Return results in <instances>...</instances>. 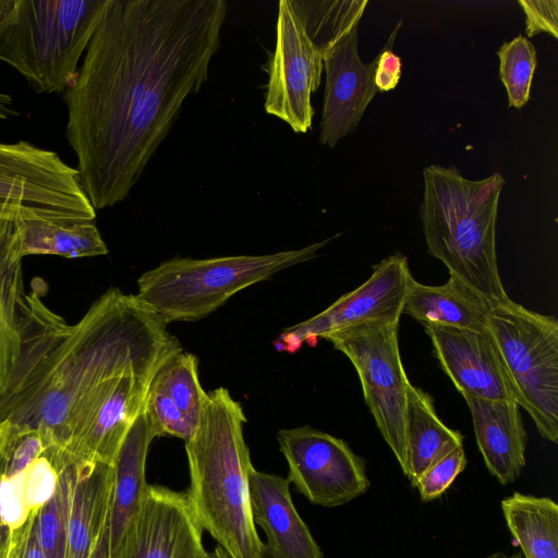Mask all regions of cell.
Returning a JSON list of instances; mask_svg holds the SVG:
<instances>
[{"instance_id":"9","label":"cell","mask_w":558,"mask_h":558,"mask_svg":"<svg viewBox=\"0 0 558 558\" xmlns=\"http://www.w3.org/2000/svg\"><path fill=\"white\" fill-rule=\"evenodd\" d=\"M21 218L94 221L76 168L28 142H0V222Z\"/></svg>"},{"instance_id":"6","label":"cell","mask_w":558,"mask_h":558,"mask_svg":"<svg viewBox=\"0 0 558 558\" xmlns=\"http://www.w3.org/2000/svg\"><path fill=\"white\" fill-rule=\"evenodd\" d=\"M338 235L272 254L173 257L142 274L136 296L167 324L198 320L241 290L316 257Z\"/></svg>"},{"instance_id":"34","label":"cell","mask_w":558,"mask_h":558,"mask_svg":"<svg viewBox=\"0 0 558 558\" xmlns=\"http://www.w3.org/2000/svg\"><path fill=\"white\" fill-rule=\"evenodd\" d=\"M109 517L106 524L96 542L90 558H110V546H109Z\"/></svg>"},{"instance_id":"19","label":"cell","mask_w":558,"mask_h":558,"mask_svg":"<svg viewBox=\"0 0 558 558\" xmlns=\"http://www.w3.org/2000/svg\"><path fill=\"white\" fill-rule=\"evenodd\" d=\"M493 303L450 275L441 286L412 280L403 313L424 324L487 331Z\"/></svg>"},{"instance_id":"33","label":"cell","mask_w":558,"mask_h":558,"mask_svg":"<svg viewBox=\"0 0 558 558\" xmlns=\"http://www.w3.org/2000/svg\"><path fill=\"white\" fill-rule=\"evenodd\" d=\"M34 513L16 531L9 558H46L37 539Z\"/></svg>"},{"instance_id":"24","label":"cell","mask_w":558,"mask_h":558,"mask_svg":"<svg viewBox=\"0 0 558 558\" xmlns=\"http://www.w3.org/2000/svg\"><path fill=\"white\" fill-rule=\"evenodd\" d=\"M11 229L12 221L0 222V397L17 354L19 305L25 293L22 259L10 245Z\"/></svg>"},{"instance_id":"17","label":"cell","mask_w":558,"mask_h":558,"mask_svg":"<svg viewBox=\"0 0 558 558\" xmlns=\"http://www.w3.org/2000/svg\"><path fill=\"white\" fill-rule=\"evenodd\" d=\"M473 421L480 452L489 473L506 485L525 466L526 432L515 400L462 395Z\"/></svg>"},{"instance_id":"25","label":"cell","mask_w":558,"mask_h":558,"mask_svg":"<svg viewBox=\"0 0 558 558\" xmlns=\"http://www.w3.org/2000/svg\"><path fill=\"white\" fill-rule=\"evenodd\" d=\"M197 366L194 354L181 351L169 357L151 380L195 427L207 399Z\"/></svg>"},{"instance_id":"11","label":"cell","mask_w":558,"mask_h":558,"mask_svg":"<svg viewBox=\"0 0 558 558\" xmlns=\"http://www.w3.org/2000/svg\"><path fill=\"white\" fill-rule=\"evenodd\" d=\"M408 259L393 254L373 266L369 278L343 294L317 315L286 328L279 337L290 353L306 342L363 325L399 326L410 284L413 280Z\"/></svg>"},{"instance_id":"23","label":"cell","mask_w":558,"mask_h":558,"mask_svg":"<svg viewBox=\"0 0 558 558\" xmlns=\"http://www.w3.org/2000/svg\"><path fill=\"white\" fill-rule=\"evenodd\" d=\"M501 509L524 558H558V505L549 497L513 493Z\"/></svg>"},{"instance_id":"15","label":"cell","mask_w":558,"mask_h":558,"mask_svg":"<svg viewBox=\"0 0 558 558\" xmlns=\"http://www.w3.org/2000/svg\"><path fill=\"white\" fill-rule=\"evenodd\" d=\"M444 373L462 395L514 400L510 378L489 331L424 324Z\"/></svg>"},{"instance_id":"5","label":"cell","mask_w":558,"mask_h":558,"mask_svg":"<svg viewBox=\"0 0 558 558\" xmlns=\"http://www.w3.org/2000/svg\"><path fill=\"white\" fill-rule=\"evenodd\" d=\"M111 0H0V61L36 93L64 92Z\"/></svg>"},{"instance_id":"20","label":"cell","mask_w":558,"mask_h":558,"mask_svg":"<svg viewBox=\"0 0 558 558\" xmlns=\"http://www.w3.org/2000/svg\"><path fill=\"white\" fill-rule=\"evenodd\" d=\"M11 250L15 257L58 255L81 258L108 253L94 221L21 218L12 221Z\"/></svg>"},{"instance_id":"28","label":"cell","mask_w":558,"mask_h":558,"mask_svg":"<svg viewBox=\"0 0 558 558\" xmlns=\"http://www.w3.org/2000/svg\"><path fill=\"white\" fill-rule=\"evenodd\" d=\"M24 472L14 476L0 474V558H9L16 531L33 513L24 499Z\"/></svg>"},{"instance_id":"7","label":"cell","mask_w":558,"mask_h":558,"mask_svg":"<svg viewBox=\"0 0 558 558\" xmlns=\"http://www.w3.org/2000/svg\"><path fill=\"white\" fill-rule=\"evenodd\" d=\"M306 32L323 54L326 73L319 142L333 148L354 132L372 99L377 56L364 63L357 32L367 0H292Z\"/></svg>"},{"instance_id":"12","label":"cell","mask_w":558,"mask_h":558,"mask_svg":"<svg viewBox=\"0 0 558 558\" xmlns=\"http://www.w3.org/2000/svg\"><path fill=\"white\" fill-rule=\"evenodd\" d=\"M288 480L312 504L337 507L369 487L365 460L340 438L310 426L278 432Z\"/></svg>"},{"instance_id":"4","label":"cell","mask_w":558,"mask_h":558,"mask_svg":"<svg viewBox=\"0 0 558 558\" xmlns=\"http://www.w3.org/2000/svg\"><path fill=\"white\" fill-rule=\"evenodd\" d=\"M420 206L427 252L449 274L493 304L510 299L496 253V222L505 179L498 172L469 180L454 167L430 165L423 171Z\"/></svg>"},{"instance_id":"2","label":"cell","mask_w":558,"mask_h":558,"mask_svg":"<svg viewBox=\"0 0 558 558\" xmlns=\"http://www.w3.org/2000/svg\"><path fill=\"white\" fill-rule=\"evenodd\" d=\"M47 291L35 278L20 301V344L0 422L37 429L64 451L95 409L151 380L183 349L136 294L110 288L69 325L44 302Z\"/></svg>"},{"instance_id":"16","label":"cell","mask_w":558,"mask_h":558,"mask_svg":"<svg viewBox=\"0 0 558 558\" xmlns=\"http://www.w3.org/2000/svg\"><path fill=\"white\" fill-rule=\"evenodd\" d=\"M290 482L255 469L250 475L252 515L266 534L265 553L270 558H323L322 550L298 513Z\"/></svg>"},{"instance_id":"36","label":"cell","mask_w":558,"mask_h":558,"mask_svg":"<svg viewBox=\"0 0 558 558\" xmlns=\"http://www.w3.org/2000/svg\"><path fill=\"white\" fill-rule=\"evenodd\" d=\"M205 558H231V557L221 546L218 545L213 551H207Z\"/></svg>"},{"instance_id":"29","label":"cell","mask_w":558,"mask_h":558,"mask_svg":"<svg viewBox=\"0 0 558 558\" xmlns=\"http://www.w3.org/2000/svg\"><path fill=\"white\" fill-rule=\"evenodd\" d=\"M144 412L157 437L173 436L187 440L195 426L169 400V398L150 383Z\"/></svg>"},{"instance_id":"21","label":"cell","mask_w":558,"mask_h":558,"mask_svg":"<svg viewBox=\"0 0 558 558\" xmlns=\"http://www.w3.org/2000/svg\"><path fill=\"white\" fill-rule=\"evenodd\" d=\"M66 558H90L110 513L113 466L104 462L76 461Z\"/></svg>"},{"instance_id":"10","label":"cell","mask_w":558,"mask_h":558,"mask_svg":"<svg viewBox=\"0 0 558 558\" xmlns=\"http://www.w3.org/2000/svg\"><path fill=\"white\" fill-rule=\"evenodd\" d=\"M354 366L375 423L404 475L408 470L405 441L407 377L396 325H363L327 338Z\"/></svg>"},{"instance_id":"3","label":"cell","mask_w":558,"mask_h":558,"mask_svg":"<svg viewBox=\"0 0 558 558\" xmlns=\"http://www.w3.org/2000/svg\"><path fill=\"white\" fill-rule=\"evenodd\" d=\"M242 405L219 387L207 399L185 440L190 470L186 493L203 530L231 558H266L252 515L250 475L254 469L245 444Z\"/></svg>"},{"instance_id":"31","label":"cell","mask_w":558,"mask_h":558,"mask_svg":"<svg viewBox=\"0 0 558 558\" xmlns=\"http://www.w3.org/2000/svg\"><path fill=\"white\" fill-rule=\"evenodd\" d=\"M518 3L525 14V31L529 37L547 33L558 38L557 0H520Z\"/></svg>"},{"instance_id":"26","label":"cell","mask_w":558,"mask_h":558,"mask_svg":"<svg viewBox=\"0 0 558 558\" xmlns=\"http://www.w3.org/2000/svg\"><path fill=\"white\" fill-rule=\"evenodd\" d=\"M76 475L77 463L71 461L59 475L54 495L34 513L37 539L46 558H66L68 526Z\"/></svg>"},{"instance_id":"14","label":"cell","mask_w":558,"mask_h":558,"mask_svg":"<svg viewBox=\"0 0 558 558\" xmlns=\"http://www.w3.org/2000/svg\"><path fill=\"white\" fill-rule=\"evenodd\" d=\"M203 531L186 493L148 484L117 558H205Z\"/></svg>"},{"instance_id":"18","label":"cell","mask_w":558,"mask_h":558,"mask_svg":"<svg viewBox=\"0 0 558 558\" xmlns=\"http://www.w3.org/2000/svg\"><path fill=\"white\" fill-rule=\"evenodd\" d=\"M157 437L144 410L130 426L112 463L113 485L109 519L110 558H117L138 514L146 489V459Z\"/></svg>"},{"instance_id":"37","label":"cell","mask_w":558,"mask_h":558,"mask_svg":"<svg viewBox=\"0 0 558 558\" xmlns=\"http://www.w3.org/2000/svg\"><path fill=\"white\" fill-rule=\"evenodd\" d=\"M486 558H524L522 553H515L512 555H506L504 551L494 553Z\"/></svg>"},{"instance_id":"30","label":"cell","mask_w":558,"mask_h":558,"mask_svg":"<svg viewBox=\"0 0 558 558\" xmlns=\"http://www.w3.org/2000/svg\"><path fill=\"white\" fill-rule=\"evenodd\" d=\"M466 457L460 446L429 465L413 483L423 501H430L442 495L465 469Z\"/></svg>"},{"instance_id":"22","label":"cell","mask_w":558,"mask_h":558,"mask_svg":"<svg viewBox=\"0 0 558 558\" xmlns=\"http://www.w3.org/2000/svg\"><path fill=\"white\" fill-rule=\"evenodd\" d=\"M408 470L413 483L429 465L463 446V435L437 415L432 397L410 384L405 413Z\"/></svg>"},{"instance_id":"32","label":"cell","mask_w":558,"mask_h":558,"mask_svg":"<svg viewBox=\"0 0 558 558\" xmlns=\"http://www.w3.org/2000/svg\"><path fill=\"white\" fill-rule=\"evenodd\" d=\"M402 22L399 21L390 34L386 46L377 54V65L374 80L378 92H389L393 89L400 81L402 72L401 58L397 56L390 47L393 46L397 32Z\"/></svg>"},{"instance_id":"27","label":"cell","mask_w":558,"mask_h":558,"mask_svg":"<svg viewBox=\"0 0 558 558\" xmlns=\"http://www.w3.org/2000/svg\"><path fill=\"white\" fill-rule=\"evenodd\" d=\"M497 56L499 75L507 92L509 107L521 109L531 96L537 64L536 49L526 37L519 35L504 43Z\"/></svg>"},{"instance_id":"35","label":"cell","mask_w":558,"mask_h":558,"mask_svg":"<svg viewBox=\"0 0 558 558\" xmlns=\"http://www.w3.org/2000/svg\"><path fill=\"white\" fill-rule=\"evenodd\" d=\"M16 111L13 108L12 97L3 92H0V119H8L15 116Z\"/></svg>"},{"instance_id":"13","label":"cell","mask_w":558,"mask_h":558,"mask_svg":"<svg viewBox=\"0 0 558 558\" xmlns=\"http://www.w3.org/2000/svg\"><path fill=\"white\" fill-rule=\"evenodd\" d=\"M323 70V54L308 36L302 16L291 0L279 1L265 111L295 133H306L315 114L312 94L320 86Z\"/></svg>"},{"instance_id":"8","label":"cell","mask_w":558,"mask_h":558,"mask_svg":"<svg viewBox=\"0 0 558 558\" xmlns=\"http://www.w3.org/2000/svg\"><path fill=\"white\" fill-rule=\"evenodd\" d=\"M488 329L510 378L514 400L539 435L558 442V320L515 303L493 304Z\"/></svg>"},{"instance_id":"38","label":"cell","mask_w":558,"mask_h":558,"mask_svg":"<svg viewBox=\"0 0 558 558\" xmlns=\"http://www.w3.org/2000/svg\"><path fill=\"white\" fill-rule=\"evenodd\" d=\"M3 437H4V424H3V422H0V458H1V451H2Z\"/></svg>"},{"instance_id":"1","label":"cell","mask_w":558,"mask_h":558,"mask_svg":"<svg viewBox=\"0 0 558 558\" xmlns=\"http://www.w3.org/2000/svg\"><path fill=\"white\" fill-rule=\"evenodd\" d=\"M225 0H111L64 90L66 140L95 210L122 202L208 77Z\"/></svg>"}]
</instances>
